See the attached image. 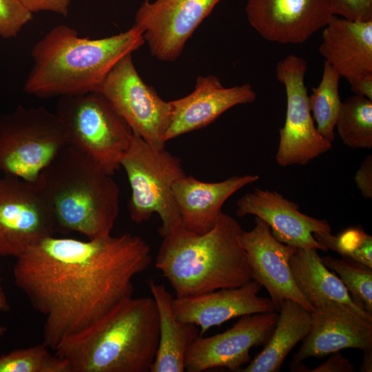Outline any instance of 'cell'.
Listing matches in <instances>:
<instances>
[{"label":"cell","instance_id":"1","mask_svg":"<svg viewBox=\"0 0 372 372\" xmlns=\"http://www.w3.org/2000/svg\"><path fill=\"white\" fill-rule=\"evenodd\" d=\"M151 263L149 245L136 235L87 240L51 236L17 258L13 276L45 318L42 343L54 350L64 338L132 297L134 278Z\"/></svg>","mask_w":372,"mask_h":372},{"label":"cell","instance_id":"2","mask_svg":"<svg viewBox=\"0 0 372 372\" xmlns=\"http://www.w3.org/2000/svg\"><path fill=\"white\" fill-rule=\"evenodd\" d=\"M144 44L143 32L134 25L97 39L81 37L66 25H56L31 50L33 65L24 92L42 99L99 92L114 65Z\"/></svg>","mask_w":372,"mask_h":372},{"label":"cell","instance_id":"3","mask_svg":"<svg viewBox=\"0 0 372 372\" xmlns=\"http://www.w3.org/2000/svg\"><path fill=\"white\" fill-rule=\"evenodd\" d=\"M158 338L154 300L132 296L64 338L54 351L70 372H150Z\"/></svg>","mask_w":372,"mask_h":372},{"label":"cell","instance_id":"4","mask_svg":"<svg viewBox=\"0 0 372 372\" xmlns=\"http://www.w3.org/2000/svg\"><path fill=\"white\" fill-rule=\"evenodd\" d=\"M242 230L234 217L222 213L205 234H196L182 226L163 238L155 266L176 298L238 287L252 280L241 243Z\"/></svg>","mask_w":372,"mask_h":372},{"label":"cell","instance_id":"5","mask_svg":"<svg viewBox=\"0 0 372 372\" xmlns=\"http://www.w3.org/2000/svg\"><path fill=\"white\" fill-rule=\"evenodd\" d=\"M33 183L51 211L56 231L87 238L111 234L119 212V188L85 152L67 145Z\"/></svg>","mask_w":372,"mask_h":372},{"label":"cell","instance_id":"6","mask_svg":"<svg viewBox=\"0 0 372 372\" xmlns=\"http://www.w3.org/2000/svg\"><path fill=\"white\" fill-rule=\"evenodd\" d=\"M120 165L131 187L128 210L132 221L140 224L157 214L162 238L183 226L173 196L174 184L186 176L179 158L133 134Z\"/></svg>","mask_w":372,"mask_h":372},{"label":"cell","instance_id":"7","mask_svg":"<svg viewBox=\"0 0 372 372\" xmlns=\"http://www.w3.org/2000/svg\"><path fill=\"white\" fill-rule=\"evenodd\" d=\"M67 145L92 158L114 175L129 147L133 132L126 121L100 92L59 97L55 112Z\"/></svg>","mask_w":372,"mask_h":372},{"label":"cell","instance_id":"8","mask_svg":"<svg viewBox=\"0 0 372 372\" xmlns=\"http://www.w3.org/2000/svg\"><path fill=\"white\" fill-rule=\"evenodd\" d=\"M67 145L55 113L44 107L19 106L0 115V171L34 183Z\"/></svg>","mask_w":372,"mask_h":372},{"label":"cell","instance_id":"9","mask_svg":"<svg viewBox=\"0 0 372 372\" xmlns=\"http://www.w3.org/2000/svg\"><path fill=\"white\" fill-rule=\"evenodd\" d=\"M307 65L304 59L289 54L276 67V76L287 97L285 122L279 130L276 154L281 167L305 165L332 147V143L318 131L311 115L304 83Z\"/></svg>","mask_w":372,"mask_h":372},{"label":"cell","instance_id":"10","mask_svg":"<svg viewBox=\"0 0 372 372\" xmlns=\"http://www.w3.org/2000/svg\"><path fill=\"white\" fill-rule=\"evenodd\" d=\"M99 92L126 121L134 134L156 147L164 140L171 118V105L139 75L132 54L123 57L105 79Z\"/></svg>","mask_w":372,"mask_h":372},{"label":"cell","instance_id":"11","mask_svg":"<svg viewBox=\"0 0 372 372\" xmlns=\"http://www.w3.org/2000/svg\"><path fill=\"white\" fill-rule=\"evenodd\" d=\"M55 231L51 211L33 183L0 178V256L18 258Z\"/></svg>","mask_w":372,"mask_h":372},{"label":"cell","instance_id":"12","mask_svg":"<svg viewBox=\"0 0 372 372\" xmlns=\"http://www.w3.org/2000/svg\"><path fill=\"white\" fill-rule=\"evenodd\" d=\"M222 0H145L134 25L157 59L175 61L200 23Z\"/></svg>","mask_w":372,"mask_h":372},{"label":"cell","instance_id":"13","mask_svg":"<svg viewBox=\"0 0 372 372\" xmlns=\"http://www.w3.org/2000/svg\"><path fill=\"white\" fill-rule=\"evenodd\" d=\"M278 318L277 311L246 315L225 332L209 337L200 335L186 353L185 371L218 367L239 371L251 360L250 349L268 341Z\"/></svg>","mask_w":372,"mask_h":372},{"label":"cell","instance_id":"14","mask_svg":"<svg viewBox=\"0 0 372 372\" xmlns=\"http://www.w3.org/2000/svg\"><path fill=\"white\" fill-rule=\"evenodd\" d=\"M245 12L264 39L281 44L305 42L334 16L331 0H248Z\"/></svg>","mask_w":372,"mask_h":372},{"label":"cell","instance_id":"15","mask_svg":"<svg viewBox=\"0 0 372 372\" xmlns=\"http://www.w3.org/2000/svg\"><path fill=\"white\" fill-rule=\"evenodd\" d=\"M310 329L298 352L291 369L309 358H322L345 349L372 352V320L348 306L328 301L310 311Z\"/></svg>","mask_w":372,"mask_h":372},{"label":"cell","instance_id":"16","mask_svg":"<svg viewBox=\"0 0 372 372\" xmlns=\"http://www.w3.org/2000/svg\"><path fill=\"white\" fill-rule=\"evenodd\" d=\"M241 243L252 280L265 287L277 311L287 300L298 302L309 311L313 310L298 288L290 269L289 258L295 247L278 240L268 224L257 217L252 229L242 230Z\"/></svg>","mask_w":372,"mask_h":372},{"label":"cell","instance_id":"17","mask_svg":"<svg viewBox=\"0 0 372 372\" xmlns=\"http://www.w3.org/2000/svg\"><path fill=\"white\" fill-rule=\"evenodd\" d=\"M236 214L260 218L270 227L273 236L286 245L328 251L313 235L315 232L331 233L328 221L301 212L296 203L277 192L255 188L238 199Z\"/></svg>","mask_w":372,"mask_h":372},{"label":"cell","instance_id":"18","mask_svg":"<svg viewBox=\"0 0 372 372\" xmlns=\"http://www.w3.org/2000/svg\"><path fill=\"white\" fill-rule=\"evenodd\" d=\"M256 99L249 83L226 87L216 76H199L192 92L169 101L171 118L164 140L203 128L230 108Z\"/></svg>","mask_w":372,"mask_h":372},{"label":"cell","instance_id":"19","mask_svg":"<svg viewBox=\"0 0 372 372\" xmlns=\"http://www.w3.org/2000/svg\"><path fill=\"white\" fill-rule=\"evenodd\" d=\"M261 287L258 282L251 280L238 287L174 298V312L179 320L200 327V334L203 335L210 328L234 318L277 311L270 298L258 295Z\"/></svg>","mask_w":372,"mask_h":372},{"label":"cell","instance_id":"20","mask_svg":"<svg viewBox=\"0 0 372 372\" xmlns=\"http://www.w3.org/2000/svg\"><path fill=\"white\" fill-rule=\"evenodd\" d=\"M256 174L235 175L224 180L207 183L185 176L173 185V196L183 227L203 234L211 230L225 202L246 185L256 182Z\"/></svg>","mask_w":372,"mask_h":372},{"label":"cell","instance_id":"21","mask_svg":"<svg viewBox=\"0 0 372 372\" xmlns=\"http://www.w3.org/2000/svg\"><path fill=\"white\" fill-rule=\"evenodd\" d=\"M319 52L349 84L372 74V20L334 15L323 28Z\"/></svg>","mask_w":372,"mask_h":372},{"label":"cell","instance_id":"22","mask_svg":"<svg viewBox=\"0 0 372 372\" xmlns=\"http://www.w3.org/2000/svg\"><path fill=\"white\" fill-rule=\"evenodd\" d=\"M158 313L159 338L150 372H183L189 347L200 335L198 326L179 320L173 309V296L166 287L149 281Z\"/></svg>","mask_w":372,"mask_h":372},{"label":"cell","instance_id":"23","mask_svg":"<svg viewBox=\"0 0 372 372\" xmlns=\"http://www.w3.org/2000/svg\"><path fill=\"white\" fill-rule=\"evenodd\" d=\"M289 266L298 288L313 309L333 301L372 320V314L353 302L338 276L323 264L317 249L296 247L289 258Z\"/></svg>","mask_w":372,"mask_h":372},{"label":"cell","instance_id":"24","mask_svg":"<svg viewBox=\"0 0 372 372\" xmlns=\"http://www.w3.org/2000/svg\"><path fill=\"white\" fill-rule=\"evenodd\" d=\"M273 331L263 349L239 371L277 372L295 345L308 334L310 311L298 302L287 300L280 307Z\"/></svg>","mask_w":372,"mask_h":372},{"label":"cell","instance_id":"25","mask_svg":"<svg viewBox=\"0 0 372 372\" xmlns=\"http://www.w3.org/2000/svg\"><path fill=\"white\" fill-rule=\"evenodd\" d=\"M340 75L324 61L320 83L308 96L309 108L319 133L329 142L335 139L334 129L342 102L339 94Z\"/></svg>","mask_w":372,"mask_h":372},{"label":"cell","instance_id":"26","mask_svg":"<svg viewBox=\"0 0 372 372\" xmlns=\"http://www.w3.org/2000/svg\"><path fill=\"white\" fill-rule=\"evenodd\" d=\"M335 127L342 143L351 148L372 147V101L354 94L342 102Z\"/></svg>","mask_w":372,"mask_h":372},{"label":"cell","instance_id":"27","mask_svg":"<svg viewBox=\"0 0 372 372\" xmlns=\"http://www.w3.org/2000/svg\"><path fill=\"white\" fill-rule=\"evenodd\" d=\"M323 264L335 272L351 296L361 309L372 314V268L342 257H321Z\"/></svg>","mask_w":372,"mask_h":372},{"label":"cell","instance_id":"28","mask_svg":"<svg viewBox=\"0 0 372 372\" xmlns=\"http://www.w3.org/2000/svg\"><path fill=\"white\" fill-rule=\"evenodd\" d=\"M43 343L0 355V372H70L68 362Z\"/></svg>","mask_w":372,"mask_h":372},{"label":"cell","instance_id":"29","mask_svg":"<svg viewBox=\"0 0 372 372\" xmlns=\"http://www.w3.org/2000/svg\"><path fill=\"white\" fill-rule=\"evenodd\" d=\"M313 235L327 249L372 268V236L361 226L348 227L336 236L323 232Z\"/></svg>","mask_w":372,"mask_h":372},{"label":"cell","instance_id":"30","mask_svg":"<svg viewBox=\"0 0 372 372\" xmlns=\"http://www.w3.org/2000/svg\"><path fill=\"white\" fill-rule=\"evenodd\" d=\"M33 19V14L18 0H0V37H15Z\"/></svg>","mask_w":372,"mask_h":372},{"label":"cell","instance_id":"31","mask_svg":"<svg viewBox=\"0 0 372 372\" xmlns=\"http://www.w3.org/2000/svg\"><path fill=\"white\" fill-rule=\"evenodd\" d=\"M334 15L351 21L372 20V0H331Z\"/></svg>","mask_w":372,"mask_h":372},{"label":"cell","instance_id":"32","mask_svg":"<svg viewBox=\"0 0 372 372\" xmlns=\"http://www.w3.org/2000/svg\"><path fill=\"white\" fill-rule=\"evenodd\" d=\"M28 10L34 12H53L66 17L72 0H18Z\"/></svg>","mask_w":372,"mask_h":372},{"label":"cell","instance_id":"33","mask_svg":"<svg viewBox=\"0 0 372 372\" xmlns=\"http://www.w3.org/2000/svg\"><path fill=\"white\" fill-rule=\"evenodd\" d=\"M354 180L362 196L372 198V156L367 155L357 170Z\"/></svg>","mask_w":372,"mask_h":372},{"label":"cell","instance_id":"34","mask_svg":"<svg viewBox=\"0 0 372 372\" xmlns=\"http://www.w3.org/2000/svg\"><path fill=\"white\" fill-rule=\"evenodd\" d=\"M326 362L318 366L309 370L311 372H352L354 365L340 351L330 354Z\"/></svg>","mask_w":372,"mask_h":372},{"label":"cell","instance_id":"35","mask_svg":"<svg viewBox=\"0 0 372 372\" xmlns=\"http://www.w3.org/2000/svg\"><path fill=\"white\" fill-rule=\"evenodd\" d=\"M351 91L355 94L372 101V74L365 75L350 83Z\"/></svg>","mask_w":372,"mask_h":372},{"label":"cell","instance_id":"36","mask_svg":"<svg viewBox=\"0 0 372 372\" xmlns=\"http://www.w3.org/2000/svg\"><path fill=\"white\" fill-rule=\"evenodd\" d=\"M10 304L8 300L5 291L1 284L0 280V311L5 312L10 309Z\"/></svg>","mask_w":372,"mask_h":372},{"label":"cell","instance_id":"37","mask_svg":"<svg viewBox=\"0 0 372 372\" xmlns=\"http://www.w3.org/2000/svg\"><path fill=\"white\" fill-rule=\"evenodd\" d=\"M372 352L366 353L363 357V361L362 363V371H371V361H372Z\"/></svg>","mask_w":372,"mask_h":372},{"label":"cell","instance_id":"38","mask_svg":"<svg viewBox=\"0 0 372 372\" xmlns=\"http://www.w3.org/2000/svg\"><path fill=\"white\" fill-rule=\"evenodd\" d=\"M6 331L7 328L5 326L0 325V338L4 335Z\"/></svg>","mask_w":372,"mask_h":372}]
</instances>
